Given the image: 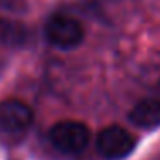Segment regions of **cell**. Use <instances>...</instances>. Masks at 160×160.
I'll return each mask as SVG.
<instances>
[{
    "label": "cell",
    "instance_id": "3",
    "mask_svg": "<svg viewBox=\"0 0 160 160\" xmlns=\"http://www.w3.org/2000/svg\"><path fill=\"white\" fill-rule=\"evenodd\" d=\"M136 139L121 126H107L97 136V152L105 160H121L132 153Z\"/></svg>",
    "mask_w": 160,
    "mask_h": 160
},
{
    "label": "cell",
    "instance_id": "6",
    "mask_svg": "<svg viewBox=\"0 0 160 160\" xmlns=\"http://www.w3.org/2000/svg\"><path fill=\"white\" fill-rule=\"evenodd\" d=\"M28 28L14 19L0 18V45L9 48H19L28 42Z\"/></svg>",
    "mask_w": 160,
    "mask_h": 160
},
{
    "label": "cell",
    "instance_id": "5",
    "mask_svg": "<svg viewBox=\"0 0 160 160\" xmlns=\"http://www.w3.org/2000/svg\"><path fill=\"white\" fill-rule=\"evenodd\" d=\"M129 121L139 129H155L160 126V100H139L129 112Z\"/></svg>",
    "mask_w": 160,
    "mask_h": 160
},
{
    "label": "cell",
    "instance_id": "2",
    "mask_svg": "<svg viewBox=\"0 0 160 160\" xmlns=\"http://www.w3.org/2000/svg\"><path fill=\"white\" fill-rule=\"evenodd\" d=\"M45 38L60 50H72L84 40V29L79 21L66 14H53L45 22Z\"/></svg>",
    "mask_w": 160,
    "mask_h": 160
},
{
    "label": "cell",
    "instance_id": "4",
    "mask_svg": "<svg viewBox=\"0 0 160 160\" xmlns=\"http://www.w3.org/2000/svg\"><path fill=\"white\" fill-rule=\"evenodd\" d=\"M35 121V112L19 98H5L0 102V131L18 136L24 134Z\"/></svg>",
    "mask_w": 160,
    "mask_h": 160
},
{
    "label": "cell",
    "instance_id": "1",
    "mask_svg": "<svg viewBox=\"0 0 160 160\" xmlns=\"http://www.w3.org/2000/svg\"><path fill=\"white\" fill-rule=\"evenodd\" d=\"M48 138H50V143L59 152L67 153V155H78V153L86 150L91 132L84 122L60 121L50 128Z\"/></svg>",
    "mask_w": 160,
    "mask_h": 160
}]
</instances>
